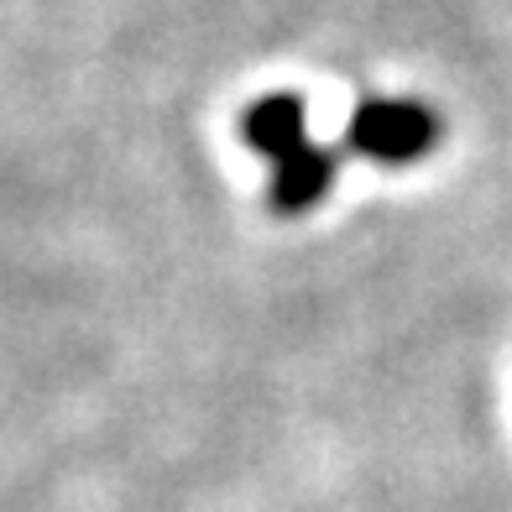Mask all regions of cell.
I'll return each mask as SVG.
<instances>
[{
    "mask_svg": "<svg viewBox=\"0 0 512 512\" xmlns=\"http://www.w3.org/2000/svg\"><path fill=\"white\" fill-rule=\"evenodd\" d=\"M241 136H246L251 152L283 162V157H293L298 147H309L304 105H298V95H262V100L241 115Z\"/></svg>",
    "mask_w": 512,
    "mask_h": 512,
    "instance_id": "3957f363",
    "label": "cell"
},
{
    "mask_svg": "<svg viewBox=\"0 0 512 512\" xmlns=\"http://www.w3.org/2000/svg\"><path fill=\"white\" fill-rule=\"evenodd\" d=\"M330 183H335V157L309 142V147H298L293 157L277 162V178L267 189V209L272 215H309V209L330 194Z\"/></svg>",
    "mask_w": 512,
    "mask_h": 512,
    "instance_id": "7a4b0ae2",
    "label": "cell"
},
{
    "mask_svg": "<svg viewBox=\"0 0 512 512\" xmlns=\"http://www.w3.org/2000/svg\"><path fill=\"white\" fill-rule=\"evenodd\" d=\"M439 142V115L418 100H361L356 115L345 121V147L382 162V168H403L434 152Z\"/></svg>",
    "mask_w": 512,
    "mask_h": 512,
    "instance_id": "6da1fadb",
    "label": "cell"
}]
</instances>
